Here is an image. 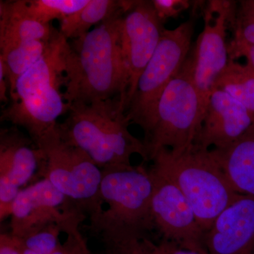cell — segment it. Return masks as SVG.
<instances>
[{"label": "cell", "instance_id": "4fadbf2b", "mask_svg": "<svg viewBox=\"0 0 254 254\" xmlns=\"http://www.w3.org/2000/svg\"><path fill=\"white\" fill-rule=\"evenodd\" d=\"M63 86L53 85L23 99L11 101L1 110V121L24 128L39 148L59 133L58 118L69 110L61 91Z\"/></svg>", "mask_w": 254, "mask_h": 254}, {"label": "cell", "instance_id": "ba28073f", "mask_svg": "<svg viewBox=\"0 0 254 254\" xmlns=\"http://www.w3.org/2000/svg\"><path fill=\"white\" fill-rule=\"evenodd\" d=\"M10 233L23 238L46 225H57L66 235L79 231L86 214L48 180L41 178L21 190L11 208Z\"/></svg>", "mask_w": 254, "mask_h": 254}, {"label": "cell", "instance_id": "2e32d148", "mask_svg": "<svg viewBox=\"0 0 254 254\" xmlns=\"http://www.w3.org/2000/svg\"><path fill=\"white\" fill-rule=\"evenodd\" d=\"M68 41L59 30L55 33L45 54L18 78L11 101L23 99L36 92L65 83V55Z\"/></svg>", "mask_w": 254, "mask_h": 254}, {"label": "cell", "instance_id": "1f68e13d", "mask_svg": "<svg viewBox=\"0 0 254 254\" xmlns=\"http://www.w3.org/2000/svg\"><path fill=\"white\" fill-rule=\"evenodd\" d=\"M19 241V240H18ZM20 251H21V254H41L38 253V252H34V251L29 250V249L26 248V247H23L21 246V243H20Z\"/></svg>", "mask_w": 254, "mask_h": 254}, {"label": "cell", "instance_id": "44dd1931", "mask_svg": "<svg viewBox=\"0 0 254 254\" xmlns=\"http://www.w3.org/2000/svg\"><path fill=\"white\" fill-rule=\"evenodd\" d=\"M215 88L226 92L254 115V68L250 64L230 60Z\"/></svg>", "mask_w": 254, "mask_h": 254}, {"label": "cell", "instance_id": "7c38bea8", "mask_svg": "<svg viewBox=\"0 0 254 254\" xmlns=\"http://www.w3.org/2000/svg\"><path fill=\"white\" fill-rule=\"evenodd\" d=\"M45 153L18 127L0 131V221L11 216L18 193L41 170Z\"/></svg>", "mask_w": 254, "mask_h": 254}, {"label": "cell", "instance_id": "cb8c5ba5", "mask_svg": "<svg viewBox=\"0 0 254 254\" xmlns=\"http://www.w3.org/2000/svg\"><path fill=\"white\" fill-rule=\"evenodd\" d=\"M62 232L63 230L58 225H49L37 229L23 238H17L23 247L41 254H50L61 244Z\"/></svg>", "mask_w": 254, "mask_h": 254}, {"label": "cell", "instance_id": "9c48e42d", "mask_svg": "<svg viewBox=\"0 0 254 254\" xmlns=\"http://www.w3.org/2000/svg\"><path fill=\"white\" fill-rule=\"evenodd\" d=\"M237 1L210 0L203 8L204 26L192 55L193 81L205 112L219 76L230 61L227 31Z\"/></svg>", "mask_w": 254, "mask_h": 254}, {"label": "cell", "instance_id": "8992f818", "mask_svg": "<svg viewBox=\"0 0 254 254\" xmlns=\"http://www.w3.org/2000/svg\"><path fill=\"white\" fill-rule=\"evenodd\" d=\"M38 148L45 153L41 178L48 180L77 205L90 224L96 221L104 209L100 192L101 169L83 150L64 142L60 134Z\"/></svg>", "mask_w": 254, "mask_h": 254}, {"label": "cell", "instance_id": "d4e9b609", "mask_svg": "<svg viewBox=\"0 0 254 254\" xmlns=\"http://www.w3.org/2000/svg\"><path fill=\"white\" fill-rule=\"evenodd\" d=\"M126 254H208V252L187 250L170 241L163 240L155 244L148 237L140 241Z\"/></svg>", "mask_w": 254, "mask_h": 254}, {"label": "cell", "instance_id": "7a4b0ae2", "mask_svg": "<svg viewBox=\"0 0 254 254\" xmlns=\"http://www.w3.org/2000/svg\"><path fill=\"white\" fill-rule=\"evenodd\" d=\"M129 125L120 98H115L71 104L58 131L64 142L85 152L102 171H114L132 168L135 154L148 161L144 143L131 134Z\"/></svg>", "mask_w": 254, "mask_h": 254}, {"label": "cell", "instance_id": "5bb4252c", "mask_svg": "<svg viewBox=\"0 0 254 254\" xmlns=\"http://www.w3.org/2000/svg\"><path fill=\"white\" fill-rule=\"evenodd\" d=\"M254 126V115L240 102L219 88L209 98L194 144L209 150L235 143Z\"/></svg>", "mask_w": 254, "mask_h": 254}, {"label": "cell", "instance_id": "484cf974", "mask_svg": "<svg viewBox=\"0 0 254 254\" xmlns=\"http://www.w3.org/2000/svg\"><path fill=\"white\" fill-rule=\"evenodd\" d=\"M159 18L165 23L170 18H175L189 9L188 0H152Z\"/></svg>", "mask_w": 254, "mask_h": 254}, {"label": "cell", "instance_id": "277c9868", "mask_svg": "<svg viewBox=\"0 0 254 254\" xmlns=\"http://www.w3.org/2000/svg\"><path fill=\"white\" fill-rule=\"evenodd\" d=\"M151 161L152 166L182 190L205 234L219 215L240 197L210 150L195 144L182 151L163 148Z\"/></svg>", "mask_w": 254, "mask_h": 254}, {"label": "cell", "instance_id": "7402d4cb", "mask_svg": "<svg viewBox=\"0 0 254 254\" xmlns=\"http://www.w3.org/2000/svg\"><path fill=\"white\" fill-rule=\"evenodd\" d=\"M28 16L43 23L51 25L53 20L64 19L83 9L89 0H22Z\"/></svg>", "mask_w": 254, "mask_h": 254}, {"label": "cell", "instance_id": "6da1fadb", "mask_svg": "<svg viewBox=\"0 0 254 254\" xmlns=\"http://www.w3.org/2000/svg\"><path fill=\"white\" fill-rule=\"evenodd\" d=\"M123 9L77 39L65 55L64 98L70 106L120 98L125 110L128 90L121 46Z\"/></svg>", "mask_w": 254, "mask_h": 254}, {"label": "cell", "instance_id": "ac0fdd59", "mask_svg": "<svg viewBox=\"0 0 254 254\" xmlns=\"http://www.w3.org/2000/svg\"><path fill=\"white\" fill-rule=\"evenodd\" d=\"M57 31L28 16L22 0L0 1V54L24 42L50 41Z\"/></svg>", "mask_w": 254, "mask_h": 254}, {"label": "cell", "instance_id": "3957f363", "mask_svg": "<svg viewBox=\"0 0 254 254\" xmlns=\"http://www.w3.org/2000/svg\"><path fill=\"white\" fill-rule=\"evenodd\" d=\"M103 213L88 228L109 254H124L155 230L151 202L153 182L144 165L103 171Z\"/></svg>", "mask_w": 254, "mask_h": 254}, {"label": "cell", "instance_id": "f546056e", "mask_svg": "<svg viewBox=\"0 0 254 254\" xmlns=\"http://www.w3.org/2000/svg\"><path fill=\"white\" fill-rule=\"evenodd\" d=\"M9 88L3 64L0 63V100L4 107L9 103Z\"/></svg>", "mask_w": 254, "mask_h": 254}, {"label": "cell", "instance_id": "30bf717a", "mask_svg": "<svg viewBox=\"0 0 254 254\" xmlns=\"http://www.w3.org/2000/svg\"><path fill=\"white\" fill-rule=\"evenodd\" d=\"M148 170L153 182L151 209L155 230L163 240L179 247L207 252L205 232L182 190L158 169L151 166Z\"/></svg>", "mask_w": 254, "mask_h": 254}, {"label": "cell", "instance_id": "9a60e30c", "mask_svg": "<svg viewBox=\"0 0 254 254\" xmlns=\"http://www.w3.org/2000/svg\"><path fill=\"white\" fill-rule=\"evenodd\" d=\"M208 254H254V196L240 197L205 234Z\"/></svg>", "mask_w": 254, "mask_h": 254}, {"label": "cell", "instance_id": "83f0119b", "mask_svg": "<svg viewBox=\"0 0 254 254\" xmlns=\"http://www.w3.org/2000/svg\"><path fill=\"white\" fill-rule=\"evenodd\" d=\"M64 243L67 247V254H91L87 241L80 230L67 235Z\"/></svg>", "mask_w": 254, "mask_h": 254}, {"label": "cell", "instance_id": "4dcf8cb0", "mask_svg": "<svg viewBox=\"0 0 254 254\" xmlns=\"http://www.w3.org/2000/svg\"><path fill=\"white\" fill-rule=\"evenodd\" d=\"M50 254H67V247H66V244H60L56 250L53 251L52 253Z\"/></svg>", "mask_w": 254, "mask_h": 254}, {"label": "cell", "instance_id": "f1b7e54d", "mask_svg": "<svg viewBox=\"0 0 254 254\" xmlns=\"http://www.w3.org/2000/svg\"><path fill=\"white\" fill-rule=\"evenodd\" d=\"M0 254H21L17 237L11 233L0 235Z\"/></svg>", "mask_w": 254, "mask_h": 254}, {"label": "cell", "instance_id": "e0dca14e", "mask_svg": "<svg viewBox=\"0 0 254 254\" xmlns=\"http://www.w3.org/2000/svg\"><path fill=\"white\" fill-rule=\"evenodd\" d=\"M210 152L234 190L254 196V126L232 144Z\"/></svg>", "mask_w": 254, "mask_h": 254}, {"label": "cell", "instance_id": "4316f807", "mask_svg": "<svg viewBox=\"0 0 254 254\" xmlns=\"http://www.w3.org/2000/svg\"><path fill=\"white\" fill-rule=\"evenodd\" d=\"M228 53L230 60H235L242 57L245 58L247 63L254 68V46L232 40L228 43Z\"/></svg>", "mask_w": 254, "mask_h": 254}, {"label": "cell", "instance_id": "52a82bcc", "mask_svg": "<svg viewBox=\"0 0 254 254\" xmlns=\"http://www.w3.org/2000/svg\"><path fill=\"white\" fill-rule=\"evenodd\" d=\"M194 23L193 18H190L175 29H165L154 55L140 76L125 114L130 124L138 125L143 133L153 120L164 91L188 58Z\"/></svg>", "mask_w": 254, "mask_h": 254}, {"label": "cell", "instance_id": "8fae6325", "mask_svg": "<svg viewBox=\"0 0 254 254\" xmlns=\"http://www.w3.org/2000/svg\"><path fill=\"white\" fill-rule=\"evenodd\" d=\"M121 46L128 90L125 109L143 70L154 55L165 28L152 1H127L121 20Z\"/></svg>", "mask_w": 254, "mask_h": 254}, {"label": "cell", "instance_id": "5b68a950", "mask_svg": "<svg viewBox=\"0 0 254 254\" xmlns=\"http://www.w3.org/2000/svg\"><path fill=\"white\" fill-rule=\"evenodd\" d=\"M205 115L193 81V60L189 56L159 100L154 116L145 132L148 161L163 148L182 151L194 144Z\"/></svg>", "mask_w": 254, "mask_h": 254}, {"label": "cell", "instance_id": "603a6c76", "mask_svg": "<svg viewBox=\"0 0 254 254\" xmlns=\"http://www.w3.org/2000/svg\"><path fill=\"white\" fill-rule=\"evenodd\" d=\"M230 29L233 32V40L254 46V0L237 1Z\"/></svg>", "mask_w": 254, "mask_h": 254}, {"label": "cell", "instance_id": "ffe728a7", "mask_svg": "<svg viewBox=\"0 0 254 254\" xmlns=\"http://www.w3.org/2000/svg\"><path fill=\"white\" fill-rule=\"evenodd\" d=\"M52 39L24 42L0 54V63L3 64L9 83L10 98L18 78L41 59Z\"/></svg>", "mask_w": 254, "mask_h": 254}, {"label": "cell", "instance_id": "d6986e66", "mask_svg": "<svg viewBox=\"0 0 254 254\" xmlns=\"http://www.w3.org/2000/svg\"><path fill=\"white\" fill-rule=\"evenodd\" d=\"M124 1L89 0L81 10L60 21V32L67 41L75 40L91 31L123 9Z\"/></svg>", "mask_w": 254, "mask_h": 254}]
</instances>
